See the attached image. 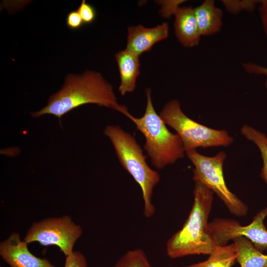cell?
Segmentation results:
<instances>
[{
  "mask_svg": "<svg viewBox=\"0 0 267 267\" xmlns=\"http://www.w3.org/2000/svg\"><path fill=\"white\" fill-rule=\"evenodd\" d=\"M114 267H153L144 251L140 248L131 250L122 255Z\"/></svg>",
  "mask_w": 267,
  "mask_h": 267,
  "instance_id": "obj_17",
  "label": "cell"
},
{
  "mask_svg": "<svg viewBox=\"0 0 267 267\" xmlns=\"http://www.w3.org/2000/svg\"><path fill=\"white\" fill-rule=\"evenodd\" d=\"M186 154L194 167V181H200L215 193L231 214L237 217L245 216L248 211L247 205L229 190L225 182L223 166L225 153L221 151L215 156L208 157L193 150Z\"/></svg>",
  "mask_w": 267,
  "mask_h": 267,
  "instance_id": "obj_6",
  "label": "cell"
},
{
  "mask_svg": "<svg viewBox=\"0 0 267 267\" xmlns=\"http://www.w3.org/2000/svg\"><path fill=\"white\" fill-rule=\"evenodd\" d=\"M28 244L18 233L12 232L0 243L1 258L10 267H55L47 259L33 255Z\"/></svg>",
  "mask_w": 267,
  "mask_h": 267,
  "instance_id": "obj_9",
  "label": "cell"
},
{
  "mask_svg": "<svg viewBox=\"0 0 267 267\" xmlns=\"http://www.w3.org/2000/svg\"><path fill=\"white\" fill-rule=\"evenodd\" d=\"M66 24L70 29L77 30L80 29L84 23L77 10L71 11L68 13L66 19Z\"/></svg>",
  "mask_w": 267,
  "mask_h": 267,
  "instance_id": "obj_21",
  "label": "cell"
},
{
  "mask_svg": "<svg viewBox=\"0 0 267 267\" xmlns=\"http://www.w3.org/2000/svg\"><path fill=\"white\" fill-rule=\"evenodd\" d=\"M175 16V31L177 39L185 47L197 45L201 35L192 6L177 7Z\"/></svg>",
  "mask_w": 267,
  "mask_h": 267,
  "instance_id": "obj_11",
  "label": "cell"
},
{
  "mask_svg": "<svg viewBox=\"0 0 267 267\" xmlns=\"http://www.w3.org/2000/svg\"><path fill=\"white\" fill-rule=\"evenodd\" d=\"M169 26L163 22L153 28H146L141 25L128 27L126 49L140 56L150 50L157 43L168 37Z\"/></svg>",
  "mask_w": 267,
  "mask_h": 267,
  "instance_id": "obj_10",
  "label": "cell"
},
{
  "mask_svg": "<svg viewBox=\"0 0 267 267\" xmlns=\"http://www.w3.org/2000/svg\"><path fill=\"white\" fill-rule=\"evenodd\" d=\"M120 73L119 91L122 95L133 92L139 74V56L126 48L115 55Z\"/></svg>",
  "mask_w": 267,
  "mask_h": 267,
  "instance_id": "obj_12",
  "label": "cell"
},
{
  "mask_svg": "<svg viewBox=\"0 0 267 267\" xmlns=\"http://www.w3.org/2000/svg\"><path fill=\"white\" fill-rule=\"evenodd\" d=\"M145 93L147 103L143 116L137 118L130 114L127 117L144 135V149L153 165L160 170L183 158L185 151L180 136L170 132L159 114L156 112L150 89H146Z\"/></svg>",
  "mask_w": 267,
  "mask_h": 267,
  "instance_id": "obj_3",
  "label": "cell"
},
{
  "mask_svg": "<svg viewBox=\"0 0 267 267\" xmlns=\"http://www.w3.org/2000/svg\"><path fill=\"white\" fill-rule=\"evenodd\" d=\"M0 267H2L1 266H0Z\"/></svg>",
  "mask_w": 267,
  "mask_h": 267,
  "instance_id": "obj_24",
  "label": "cell"
},
{
  "mask_svg": "<svg viewBox=\"0 0 267 267\" xmlns=\"http://www.w3.org/2000/svg\"><path fill=\"white\" fill-rule=\"evenodd\" d=\"M259 12L264 32L267 37V0H261Z\"/></svg>",
  "mask_w": 267,
  "mask_h": 267,
  "instance_id": "obj_23",
  "label": "cell"
},
{
  "mask_svg": "<svg viewBox=\"0 0 267 267\" xmlns=\"http://www.w3.org/2000/svg\"><path fill=\"white\" fill-rule=\"evenodd\" d=\"M243 66L245 70L249 73L265 76L266 77L265 88L267 90V67L253 62L244 63Z\"/></svg>",
  "mask_w": 267,
  "mask_h": 267,
  "instance_id": "obj_22",
  "label": "cell"
},
{
  "mask_svg": "<svg viewBox=\"0 0 267 267\" xmlns=\"http://www.w3.org/2000/svg\"><path fill=\"white\" fill-rule=\"evenodd\" d=\"M104 134L112 142L121 165L139 185L144 201L143 214L146 218L151 217L155 212L151 199L153 189L160 180L159 174L149 167L143 150L130 133L118 125H109Z\"/></svg>",
  "mask_w": 267,
  "mask_h": 267,
  "instance_id": "obj_4",
  "label": "cell"
},
{
  "mask_svg": "<svg viewBox=\"0 0 267 267\" xmlns=\"http://www.w3.org/2000/svg\"><path fill=\"white\" fill-rule=\"evenodd\" d=\"M159 115L180 136L185 153L198 147L227 146L233 141V138L225 130L209 128L187 116L177 99L165 104Z\"/></svg>",
  "mask_w": 267,
  "mask_h": 267,
  "instance_id": "obj_5",
  "label": "cell"
},
{
  "mask_svg": "<svg viewBox=\"0 0 267 267\" xmlns=\"http://www.w3.org/2000/svg\"><path fill=\"white\" fill-rule=\"evenodd\" d=\"M232 240L237 246L236 261L241 267H267V255L258 250L249 240L240 236Z\"/></svg>",
  "mask_w": 267,
  "mask_h": 267,
  "instance_id": "obj_14",
  "label": "cell"
},
{
  "mask_svg": "<svg viewBox=\"0 0 267 267\" xmlns=\"http://www.w3.org/2000/svg\"><path fill=\"white\" fill-rule=\"evenodd\" d=\"M241 134L248 140L253 142L259 148L263 160V167L260 176L267 184V135L247 125L240 129Z\"/></svg>",
  "mask_w": 267,
  "mask_h": 267,
  "instance_id": "obj_16",
  "label": "cell"
},
{
  "mask_svg": "<svg viewBox=\"0 0 267 267\" xmlns=\"http://www.w3.org/2000/svg\"><path fill=\"white\" fill-rule=\"evenodd\" d=\"M83 233L81 225L68 216L52 217L34 222L23 240L28 244L38 242L42 246H56L65 257L73 251L74 245Z\"/></svg>",
  "mask_w": 267,
  "mask_h": 267,
  "instance_id": "obj_7",
  "label": "cell"
},
{
  "mask_svg": "<svg viewBox=\"0 0 267 267\" xmlns=\"http://www.w3.org/2000/svg\"><path fill=\"white\" fill-rule=\"evenodd\" d=\"M65 257L64 267H88L86 257L79 251H74Z\"/></svg>",
  "mask_w": 267,
  "mask_h": 267,
  "instance_id": "obj_20",
  "label": "cell"
},
{
  "mask_svg": "<svg viewBox=\"0 0 267 267\" xmlns=\"http://www.w3.org/2000/svg\"><path fill=\"white\" fill-rule=\"evenodd\" d=\"M87 104L110 108L126 117L130 114L125 106L118 103L112 85L100 73L87 70L80 75L69 74L61 89L49 97L47 105L31 115L34 118L52 115L60 122L65 114Z\"/></svg>",
  "mask_w": 267,
  "mask_h": 267,
  "instance_id": "obj_1",
  "label": "cell"
},
{
  "mask_svg": "<svg viewBox=\"0 0 267 267\" xmlns=\"http://www.w3.org/2000/svg\"><path fill=\"white\" fill-rule=\"evenodd\" d=\"M84 24H89L95 19L96 12L94 7L83 0L78 9Z\"/></svg>",
  "mask_w": 267,
  "mask_h": 267,
  "instance_id": "obj_19",
  "label": "cell"
},
{
  "mask_svg": "<svg viewBox=\"0 0 267 267\" xmlns=\"http://www.w3.org/2000/svg\"><path fill=\"white\" fill-rule=\"evenodd\" d=\"M267 216V207L260 211L247 225L242 226L235 220L224 218H217L208 225L217 246L225 245L229 240L243 236L262 252L267 250V229L264 223Z\"/></svg>",
  "mask_w": 267,
  "mask_h": 267,
  "instance_id": "obj_8",
  "label": "cell"
},
{
  "mask_svg": "<svg viewBox=\"0 0 267 267\" xmlns=\"http://www.w3.org/2000/svg\"><path fill=\"white\" fill-rule=\"evenodd\" d=\"M194 11L201 36L214 35L221 30L223 12L216 6L214 0H204Z\"/></svg>",
  "mask_w": 267,
  "mask_h": 267,
  "instance_id": "obj_13",
  "label": "cell"
},
{
  "mask_svg": "<svg viewBox=\"0 0 267 267\" xmlns=\"http://www.w3.org/2000/svg\"><path fill=\"white\" fill-rule=\"evenodd\" d=\"M209 255L207 260L187 267H231L236 262L238 255L237 246L234 242L229 245L217 246Z\"/></svg>",
  "mask_w": 267,
  "mask_h": 267,
  "instance_id": "obj_15",
  "label": "cell"
},
{
  "mask_svg": "<svg viewBox=\"0 0 267 267\" xmlns=\"http://www.w3.org/2000/svg\"><path fill=\"white\" fill-rule=\"evenodd\" d=\"M213 192L195 181L194 202L182 227L168 241V256L176 259L192 255H210L217 246L210 232L208 219L213 201Z\"/></svg>",
  "mask_w": 267,
  "mask_h": 267,
  "instance_id": "obj_2",
  "label": "cell"
},
{
  "mask_svg": "<svg viewBox=\"0 0 267 267\" xmlns=\"http://www.w3.org/2000/svg\"><path fill=\"white\" fill-rule=\"evenodd\" d=\"M261 0H222L228 11L232 14H237L242 10L252 11Z\"/></svg>",
  "mask_w": 267,
  "mask_h": 267,
  "instance_id": "obj_18",
  "label": "cell"
}]
</instances>
